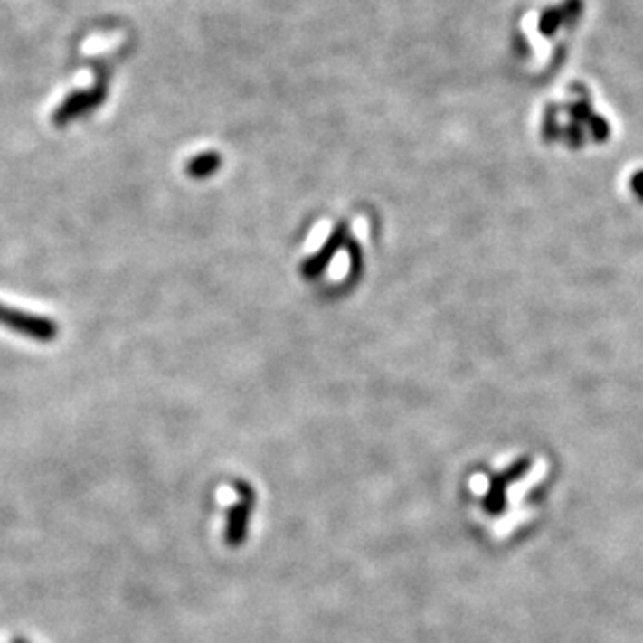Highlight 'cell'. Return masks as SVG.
Masks as SVG:
<instances>
[{"instance_id": "1", "label": "cell", "mask_w": 643, "mask_h": 643, "mask_svg": "<svg viewBox=\"0 0 643 643\" xmlns=\"http://www.w3.org/2000/svg\"><path fill=\"white\" fill-rule=\"evenodd\" d=\"M0 325L38 342H52L54 337L59 336V327L52 319L24 313V310L17 308H9L5 307V304H0Z\"/></svg>"}, {"instance_id": "2", "label": "cell", "mask_w": 643, "mask_h": 643, "mask_svg": "<svg viewBox=\"0 0 643 643\" xmlns=\"http://www.w3.org/2000/svg\"><path fill=\"white\" fill-rule=\"evenodd\" d=\"M105 102V88H92V90H78L71 92L67 99L61 102L52 115L54 126H67L80 117H84L90 110L100 107Z\"/></svg>"}, {"instance_id": "3", "label": "cell", "mask_w": 643, "mask_h": 643, "mask_svg": "<svg viewBox=\"0 0 643 643\" xmlns=\"http://www.w3.org/2000/svg\"><path fill=\"white\" fill-rule=\"evenodd\" d=\"M221 155L219 152H203V155L192 156L188 165H185V173L194 179H206L214 175L221 169Z\"/></svg>"}, {"instance_id": "4", "label": "cell", "mask_w": 643, "mask_h": 643, "mask_svg": "<svg viewBox=\"0 0 643 643\" xmlns=\"http://www.w3.org/2000/svg\"><path fill=\"white\" fill-rule=\"evenodd\" d=\"M248 513H251V502H241L240 506L232 510L230 525H227V542L238 545L244 539V529L248 523Z\"/></svg>"}]
</instances>
